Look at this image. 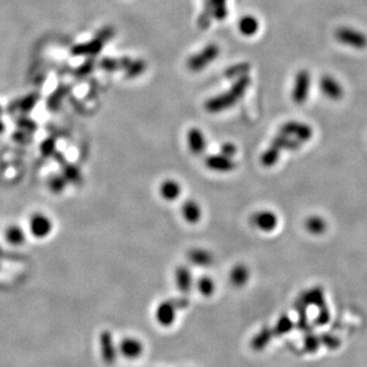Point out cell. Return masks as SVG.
<instances>
[{
  "instance_id": "6da1fadb",
  "label": "cell",
  "mask_w": 367,
  "mask_h": 367,
  "mask_svg": "<svg viewBox=\"0 0 367 367\" xmlns=\"http://www.w3.org/2000/svg\"><path fill=\"white\" fill-rule=\"evenodd\" d=\"M250 84L251 78L249 75L244 74L239 76L228 91L208 99L205 102V109L210 113H218L231 108L242 99Z\"/></svg>"
},
{
  "instance_id": "7a4b0ae2",
  "label": "cell",
  "mask_w": 367,
  "mask_h": 367,
  "mask_svg": "<svg viewBox=\"0 0 367 367\" xmlns=\"http://www.w3.org/2000/svg\"><path fill=\"white\" fill-rule=\"evenodd\" d=\"M189 305V300L186 298H177L162 301L156 309V319L162 326H169L175 320L177 309L186 308Z\"/></svg>"
},
{
  "instance_id": "3957f363",
  "label": "cell",
  "mask_w": 367,
  "mask_h": 367,
  "mask_svg": "<svg viewBox=\"0 0 367 367\" xmlns=\"http://www.w3.org/2000/svg\"><path fill=\"white\" fill-rule=\"evenodd\" d=\"M334 37L340 44L357 50H363L367 47V36L354 28L340 27L335 31Z\"/></svg>"
},
{
  "instance_id": "277c9868",
  "label": "cell",
  "mask_w": 367,
  "mask_h": 367,
  "mask_svg": "<svg viewBox=\"0 0 367 367\" xmlns=\"http://www.w3.org/2000/svg\"><path fill=\"white\" fill-rule=\"evenodd\" d=\"M219 47L214 44L206 45L200 52L193 54L187 61V66L191 71H200L214 61L219 55Z\"/></svg>"
},
{
  "instance_id": "5b68a950",
  "label": "cell",
  "mask_w": 367,
  "mask_h": 367,
  "mask_svg": "<svg viewBox=\"0 0 367 367\" xmlns=\"http://www.w3.org/2000/svg\"><path fill=\"white\" fill-rule=\"evenodd\" d=\"M311 87V75L308 70L301 69L297 72L292 89V100L296 104L306 102Z\"/></svg>"
},
{
  "instance_id": "8992f818",
  "label": "cell",
  "mask_w": 367,
  "mask_h": 367,
  "mask_svg": "<svg viewBox=\"0 0 367 367\" xmlns=\"http://www.w3.org/2000/svg\"><path fill=\"white\" fill-rule=\"evenodd\" d=\"M279 133L292 137L302 144L308 142L313 137V128L311 125L305 122L297 121V120H290L284 122L280 128Z\"/></svg>"
},
{
  "instance_id": "52a82bcc",
  "label": "cell",
  "mask_w": 367,
  "mask_h": 367,
  "mask_svg": "<svg viewBox=\"0 0 367 367\" xmlns=\"http://www.w3.org/2000/svg\"><path fill=\"white\" fill-rule=\"evenodd\" d=\"M29 229L36 239H45L53 230V221L48 215L36 212L29 219Z\"/></svg>"
},
{
  "instance_id": "ba28073f",
  "label": "cell",
  "mask_w": 367,
  "mask_h": 367,
  "mask_svg": "<svg viewBox=\"0 0 367 367\" xmlns=\"http://www.w3.org/2000/svg\"><path fill=\"white\" fill-rule=\"evenodd\" d=\"M250 223L260 231L270 232L276 228L278 224V217L271 210H258L250 216Z\"/></svg>"
},
{
  "instance_id": "9c48e42d",
  "label": "cell",
  "mask_w": 367,
  "mask_h": 367,
  "mask_svg": "<svg viewBox=\"0 0 367 367\" xmlns=\"http://www.w3.org/2000/svg\"><path fill=\"white\" fill-rule=\"evenodd\" d=\"M205 165L208 169L216 172H230L237 167L233 158L225 156L221 153L210 154L205 158Z\"/></svg>"
},
{
  "instance_id": "30bf717a",
  "label": "cell",
  "mask_w": 367,
  "mask_h": 367,
  "mask_svg": "<svg viewBox=\"0 0 367 367\" xmlns=\"http://www.w3.org/2000/svg\"><path fill=\"white\" fill-rule=\"evenodd\" d=\"M99 342H100V354L103 362L108 365L113 364L116 360L117 351L111 332L109 330H103L100 333Z\"/></svg>"
},
{
  "instance_id": "8fae6325",
  "label": "cell",
  "mask_w": 367,
  "mask_h": 367,
  "mask_svg": "<svg viewBox=\"0 0 367 367\" xmlns=\"http://www.w3.org/2000/svg\"><path fill=\"white\" fill-rule=\"evenodd\" d=\"M322 94L332 101H337L344 96V88L336 78L331 75H323L319 82Z\"/></svg>"
},
{
  "instance_id": "7c38bea8",
  "label": "cell",
  "mask_w": 367,
  "mask_h": 367,
  "mask_svg": "<svg viewBox=\"0 0 367 367\" xmlns=\"http://www.w3.org/2000/svg\"><path fill=\"white\" fill-rule=\"evenodd\" d=\"M188 148L194 155H201L207 148V140L203 132L198 127H191L187 133Z\"/></svg>"
},
{
  "instance_id": "4fadbf2b",
  "label": "cell",
  "mask_w": 367,
  "mask_h": 367,
  "mask_svg": "<svg viewBox=\"0 0 367 367\" xmlns=\"http://www.w3.org/2000/svg\"><path fill=\"white\" fill-rule=\"evenodd\" d=\"M118 351L124 358L134 360L143 354L144 347L142 342L136 337H124L118 346Z\"/></svg>"
},
{
  "instance_id": "5bb4252c",
  "label": "cell",
  "mask_w": 367,
  "mask_h": 367,
  "mask_svg": "<svg viewBox=\"0 0 367 367\" xmlns=\"http://www.w3.org/2000/svg\"><path fill=\"white\" fill-rule=\"evenodd\" d=\"M188 259L189 261L196 265V266H200V267H207L213 264L214 262V256L213 254L204 248H192L188 254Z\"/></svg>"
},
{
  "instance_id": "9a60e30c",
  "label": "cell",
  "mask_w": 367,
  "mask_h": 367,
  "mask_svg": "<svg viewBox=\"0 0 367 367\" xmlns=\"http://www.w3.org/2000/svg\"><path fill=\"white\" fill-rule=\"evenodd\" d=\"M174 281L179 292L184 294L189 293L193 286V275L191 270L185 265L177 266L174 272Z\"/></svg>"
},
{
  "instance_id": "2e32d148",
  "label": "cell",
  "mask_w": 367,
  "mask_h": 367,
  "mask_svg": "<svg viewBox=\"0 0 367 367\" xmlns=\"http://www.w3.org/2000/svg\"><path fill=\"white\" fill-rule=\"evenodd\" d=\"M180 184L173 178H166L159 186V194L166 201H174L181 194Z\"/></svg>"
},
{
  "instance_id": "e0dca14e",
  "label": "cell",
  "mask_w": 367,
  "mask_h": 367,
  "mask_svg": "<svg viewBox=\"0 0 367 367\" xmlns=\"http://www.w3.org/2000/svg\"><path fill=\"white\" fill-rule=\"evenodd\" d=\"M181 215L188 223H198L202 217L201 206L197 201L193 199H188L181 205Z\"/></svg>"
},
{
  "instance_id": "ac0fdd59",
  "label": "cell",
  "mask_w": 367,
  "mask_h": 367,
  "mask_svg": "<svg viewBox=\"0 0 367 367\" xmlns=\"http://www.w3.org/2000/svg\"><path fill=\"white\" fill-rule=\"evenodd\" d=\"M250 279V269L246 264H235L229 272V282L234 287H242Z\"/></svg>"
},
{
  "instance_id": "d6986e66",
  "label": "cell",
  "mask_w": 367,
  "mask_h": 367,
  "mask_svg": "<svg viewBox=\"0 0 367 367\" xmlns=\"http://www.w3.org/2000/svg\"><path fill=\"white\" fill-rule=\"evenodd\" d=\"M300 301L307 305H315L319 308L324 307V293L322 287L320 286H313L306 292H304L301 296Z\"/></svg>"
},
{
  "instance_id": "ffe728a7",
  "label": "cell",
  "mask_w": 367,
  "mask_h": 367,
  "mask_svg": "<svg viewBox=\"0 0 367 367\" xmlns=\"http://www.w3.org/2000/svg\"><path fill=\"white\" fill-rule=\"evenodd\" d=\"M271 145L275 146L276 148H278L280 151L282 150H286V151H297L301 148L302 143L299 142L298 140L289 137L286 135H283L281 133H279L278 135H276L272 141H271Z\"/></svg>"
},
{
  "instance_id": "44dd1931",
  "label": "cell",
  "mask_w": 367,
  "mask_h": 367,
  "mask_svg": "<svg viewBox=\"0 0 367 367\" xmlns=\"http://www.w3.org/2000/svg\"><path fill=\"white\" fill-rule=\"evenodd\" d=\"M305 228L308 232L314 235H319L325 232L327 223L323 217L319 215H311L306 218L304 222Z\"/></svg>"
},
{
  "instance_id": "7402d4cb",
  "label": "cell",
  "mask_w": 367,
  "mask_h": 367,
  "mask_svg": "<svg viewBox=\"0 0 367 367\" xmlns=\"http://www.w3.org/2000/svg\"><path fill=\"white\" fill-rule=\"evenodd\" d=\"M4 239L12 246H20L25 242V232L19 225H9L4 231Z\"/></svg>"
},
{
  "instance_id": "603a6c76",
  "label": "cell",
  "mask_w": 367,
  "mask_h": 367,
  "mask_svg": "<svg viewBox=\"0 0 367 367\" xmlns=\"http://www.w3.org/2000/svg\"><path fill=\"white\" fill-rule=\"evenodd\" d=\"M259 30V21L254 15H244L239 20V31L246 37L254 36Z\"/></svg>"
},
{
  "instance_id": "cb8c5ba5",
  "label": "cell",
  "mask_w": 367,
  "mask_h": 367,
  "mask_svg": "<svg viewBox=\"0 0 367 367\" xmlns=\"http://www.w3.org/2000/svg\"><path fill=\"white\" fill-rule=\"evenodd\" d=\"M206 9L210 11L212 17L222 20L227 15L226 0H208Z\"/></svg>"
},
{
  "instance_id": "d4e9b609",
  "label": "cell",
  "mask_w": 367,
  "mask_h": 367,
  "mask_svg": "<svg viewBox=\"0 0 367 367\" xmlns=\"http://www.w3.org/2000/svg\"><path fill=\"white\" fill-rule=\"evenodd\" d=\"M280 150L275 146L271 145L261 154L260 162L264 167H272L274 166L279 158H280Z\"/></svg>"
},
{
  "instance_id": "484cf974",
  "label": "cell",
  "mask_w": 367,
  "mask_h": 367,
  "mask_svg": "<svg viewBox=\"0 0 367 367\" xmlns=\"http://www.w3.org/2000/svg\"><path fill=\"white\" fill-rule=\"evenodd\" d=\"M197 287L202 296H212L215 291V281L209 275H202L197 281Z\"/></svg>"
},
{
  "instance_id": "4316f807",
  "label": "cell",
  "mask_w": 367,
  "mask_h": 367,
  "mask_svg": "<svg viewBox=\"0 0 367 367\" xmlns=\"http://www.w3.org/2000/svg\"><path fill=\"white\" fill-rule=\"evenodd\" d=\"M68 182L62 174H52L48 178V189L55 194H59L66 188Z\"/></svg>"
},
{
  "instance_id": "83f0119b",
  "label": "cell",
  "mask_w": 367,
  "mask_h": 367,
  "mask_svg": "<svg viewBox=\"0 0 367 367\" xmlns=\"http://www.w3.org/2000/svg\"><path fill=\"white\" fill-rule=\"evenodd\" d=\"M62 175L64 176V178L66 179L67 182L75 184V182L81 181V178H82L81 170L74 164H66L63 168Z\"/></svg>"
},
{
  "instance_id": "f1b7e54d",
  "label": "cell",
  "mask_w": 367,
  "mask_h": 367,
  "mask_svg": "<svg viewBox=\"0 0 367 367\" xmlns=\"http://www.w3.org/2000/svg\"><path fill=\"white\" fill-rule=\"evenodd\" d=\"M293 327V321L287 315H282L279 317V319L276 322L274 332L278 334H282L284 332H287Z\"/></svg>"
},
{
  "instance_id": "f546056e",
  "label": "cell",
  "mask_w": 367,
  "mask_h": 367,
  "mask_svg": "<svg viewBox=\"0 0 367 367\" xmlns=\"http://www.w3.org/2000/svg\"><path fill=\"white\" fill-rule=\"evenodd\" d=\"M271 332H270V329L268 328V327H264L255 337H254V339H253V346L255 347V348H262V347H264L267 343V340L268 339H270V336H271V334H270Z\"/></svg>"
},
{
  "instance_id": "4dcf8cb0",
  "label": "cell",
  "mask_w": 367,
  "mask_h": 367,
  "mask_svg": "<svg viewBox=\"0 0 367 367\" xmlns=\"http://www.w3.org/2000/svg\"><path fill=\"white\" fill-rule=\"evenodd\" d=\"M249 68H250V66L248 64H245V63L238 64V65H234V66L230 67L229 69H227L226 75L229 77H233L237 75V73L246 74V72L249 70Z\"/></svg>"
},
{
  "instance_id": "1f68e13d",
  "label": "cell",
  "mask_w": 367,
  "mask_h": 367,
  "mask_svg": "<svg viewBox=\"0 0 367 367\" xmlns=\"http://www.w3.org/2000/svg\"><path fill=\"white\" fill-rule=\"evenodd\" d=\"M238 151V148L234 144H232L231 142H226V143H223L220 147V153L225 155V156H228V157H231L233 158V156L235 155Z\"/></svg>"
}]
</instances>
